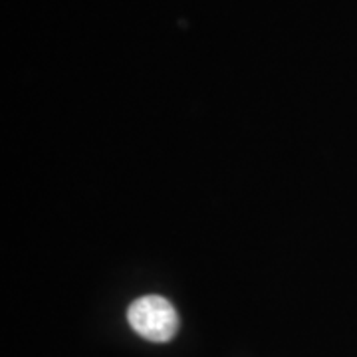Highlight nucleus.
Masks as SVG:
<instances>
[{
	"label": "nucleus",
	"instance_id": "nucleus-1",
	"mask_svg": "<svg viewBox=\"0 0 357 357\" xmlns=\"http://www.w3.org/2000/svg\"><path fill=\"white\" fill-rule=\"evenodd\" d=\"M129 326L141 337L167 344L178 332V314L175 306L163 296H143L128 310Z\"/></svg>",
	"mask_w": 357,
	"mask_h": 357
}]
</instances>
